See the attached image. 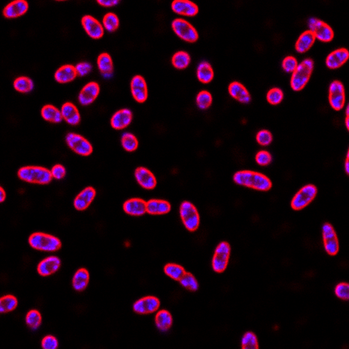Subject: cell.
<instances>
[{
	"label": "cell",
	"instance_id": "16",
	"mask_svg": "<svg viewBox=\"0 0 349 349\" xmlns=\"http://www.w3.org/2000/svg\"><path fill=\"white\" fill-rule=\"evenodd\" d=\"M99 94H100V86L98 83L95 81L88 83L86 86L80 90L79 98H78L79 102L82 106H89L96 100Z\"/></svg>",
	"mask_w": 349,
	"mask_h": 349
},
{
	"label": "cell",
	"instance_id": "3",
	"mask_svg": "<svg viewBox=\"0 0 349 349\" xmlns=\"http://www.w3.org/2000/svg\"><path fill=\"white\" fill-rule=\"evenodd\" d=\"M314 62L312 59H306L298 65L291 78V88L293 91L299 92L304 89L310 80L314 72Z\"/></svg>",
	"mask_w": 349,
	"mask_h": 349
},
{
	"label": "cell",
	"instance_id": "43",
	"mask_svg": "<svg viewBox=\"0 0 349 349\" xmlns=\"http://www.w3.org/2000/svg\"><path fill=\"white\" fill-rule=\"evenodd\" d=\"M26 322H27V325L33 330L38 329L39 325H41V314H39V311H29L27 313V317H26Z\"/></svg>",
	"mask_w": 349,
	"mask_h": 349
},
{
	"label": "cell",
	"instance_id": "53",
	"mask_svg": "<svg viewBox=\"0 0 349 349\" xmlns=\"http://www.w3.org/2000/svg\"><path fill=\"white\" fill-rule=\"evenodd\" d=\"M97 3L104 7H112L120 3L119 0H97Z\"/></svg>",
	"mask_w": 349,
	"mask_h": 349
},
{
	"label": "cell",
	"instance_id": "15",
	"mask_svg": "<svg viewBox=\"0 0 349 349\" xmlns=\"http://www.w3.org/2000/svg\"><path fill=\"white\" fill-rule=\"evenodd\" d=\"M83 28L88 35L92 39H99L104 35V27L102 25L90 15H86L81 19Z\"/></svg>",
	"mask_w": 349,
	"mask_h": 349
},
{
	"label": "cell",
	"instance_id": "29",
	"mask_svg": "<svg viewBox=\"0 0 349 349\" xmlns=\"http://www.w3.org/2000/svg\"><path fill=\"white\" fill-rule=\"evenodd\" d=\"M315 40H316V39H315V36L314 35V33H312L310 30L306 31L302 34H300L299 39L296 41V51L299 53V54L307 53L314 46Z\"/></svg>",
	"mask_w": 349,
	"mask_h": 349
},
{
	"label": "cell",
	"instance_id": "20",
	"mask_svg": "<svg viewBox=\"0 0 349 349\" xmlns=\"http://www.w3.org/2000/svg\"><path fill=\"white\" fill-rule=\"evenodd\" d=\"M28 3L25 0H16L8 4L4 8V17L6 18H16L24 15L28 11Z\"/></svg>",
	"mask_w": 349,
	"mask_h": 349
},
{
	"label": "cell",
	"instance_id": "44",
	"mask_svg": "<svg viewBox=\"0 0 349 349\" xmlns=\"http://www.w3.org/2000/svg\"><path fill=\"white\" fill-rule=\"evenodd\" d=\"M243 349H257L258 348V341L255 334L252 332H247L242 338Z\"/></svg>",
	"mask_w": 349,
	"mask_h": 349
},
{
	"label": "cell",
	"instance_id": "35",
	"mask_svg": "<svg viewBox=\"0 0 349 349\" xmlns=\"http://www.w3.org/2000/svg\"><path fill=\"white\" fill-rule=\"evenodd\" d=\"M171 62L174 68L183 70L189 67V63H190V56L185 51H179L172 57Z\"/></svg>",
	"mask_w": 349,
	"mask_h": 349
},
{
	"label": "cell",
	"instance_id": "56",
	"mask_svg": "<svg viewBox=\"0 0 349 349\" xmlns=\"http://www.w3.org/2000/svg\"><path fill=\"white\" fill-rule=\"evenodd\" d=\"M5 199H6V192H5V189L1 187L0 188V202L3 203L5 201Z\"/></svg>",
	"mask_w": 349,
	"mask_h": 349
},
{
	"label": "cell",
	"instance_id": "54",
	"mask_svg": "<svg viewBox=\"0 0 349 349\" xmlns=\"http://www.w3.org/2000/svg\"><path fill=\"white\" fill-rule=\"evenodd\" d=\"M349 152L347 151V153H346V161H345V170H346V174H349V165H348V163H349Z\"/></svg>",
	"mask_w": 349,
	"mask_h": 349
},
{
	"label": "cell",
	"instance_id": "10",
	"mask_svg": "<svg viewBox=\"0 0 349 349\" xmlns=\"http://www.w3.org/2000/svg\"><path fill=\"white\" fill-rule=\"evenodd\" d=\"M231 255V246L227 242L219 244L212 258V268L217 273L225 272L228 267L229 258Z\"/></svg>",
	"mask_w": 349,
	"mask_h": 349
},
{
	"label": "cell",
	"instance_id": "52",
	"mask_svg": "<svg viewBox=\"0 0 349 349\" xmlns=\"http://www.w3.org/2000/svg\"><path fill=\"white\" fill-rule=\"evenodd\" d=\"M53 178H55L57 180H60L65 178L66 169L60 164H56L53 167V169L51 170Z\"/></svg>",
	"mask_w": 349,
	"mask_h": 349
},
{
	"label": "cell",
	"instance_id": "22",
	"mask_svg": "<svg viewBox=\"0 0 349 349\" xmlns=\"http://www.w3.org/2000/svg\"><path fill=\"white\" fill-rule=\"evenodd\" d=\"M228 91L231 97L234 98L236 101H239L240 103L248 104L252 101V96L248 90L240 82H231L229 85Z\"/></svg>",
	"mask_w": 349,
	"mask_h": 349
},
{
	"label": "cell",
	"instance_id": "21",
	"mask_svg": "<svg viewBox=\"0 0 349 349\" xmlns=\"http://www.w3.org/2000/svg\"><path fill=\"white\" fill-rule=\"evenodd\" d=\"M132 119H133V114L130 110L123 108V110H119L115 113V115L111 118V126L113 128L117 130L124 129L130 124Z\"/></svg>",
	"mask_w": 349,
	"mask_h": 349
},
{
	"label": "cell",
	"instance_id": "11",
	"mask_svg": "<svg viewBox=\"0 0 349 349\" xmlns=\"http://www.w3.org/2000/svg\"><path fill=\"white\" fill-rule=\"evenodd\" d=\"M329 101L333 110L340 111L346 104L345 88L340 80H335L330 84L329 90Z\"/></svg>",
	"mask_w": 349,
	"mask_h": 349
},
{
	"label": "cell",
	"instance_id": "51",
	"mask_svg": "<svg viewBox=\"0 0 349 349\" xmlns=\"http://www.w3.org/2000/svg\"><path fill=\"white\" fill-rule=\"evenodd\" d=\"M59 346L56 338L48 335L42 340L41 346L44 349H56Z\"/></svg>",
	"mask_w": 349,
	"mask_h": 349
},
{
	"label": "cell",
	"instance_id": "46",
	"mask_svg": "<svg viewBox=\"0 0 349 349\" xmlns=\"http://www.w3.org/2000/svg\"><path fill=\"white\" fill-rule=\"evenodd\" d=\"M256 140H257V143L260 144L261 146H268L272 143L273 136L270 131L264 129L257 134Z\"/></svg>",
	"mask_w": 349,
	"mask_h": 349
},
{
	"label": "cell",
	"instance_id": "7",
	"mask_svg": "<svg viewBox=\"0 0 349 349\" xmlns=\"http://www.w3.org/2000/svg\"><path fill=\"white\" fill-rule=\"evenodd\" d=\"M318 189L314 184H308L299 189L298 193L293 197L291 202V206L293 210H300L307 207L316 198Z\"/></svg>",
	"mask_w": 349,
	"mask_h": 349
},
{
	"label": "cell",
	"instance_id": "8",
	"mask_svg": "<svg viewBox=\"0 0 349 349\" xmlns=\"http://www.w3.org/2000/svg\"><path fill=\"white\" fill-rule=\"evenodd\" d=\"M308 27L312 33L315 36V39L320 41L330 42L335 38V33L331 27L326 24L324 21L319 18H311L308 20Z\"/></svg>",
	"mask_w": 349,
	"mask_h": 349
},
{
	"label": "cell",
	"instance_id": "47",
	"mask_svg": "<svg viewBox=\"0 0 349 349\" xmlns=\"http://www.w3.org/2000/svg\"><path fill=\"white\" fill-rule=\"evenodd\" d=\"M299 62L296 58L293 56H287L282 61V68L285 72L292 73L295 71L296 68H298Z\"/></svg>",
	"mask_w": 349,
	"mask_h": 349
},
{
	"label": "cell",
	"instance_id": "19",
	"mask_svg": "<svg viewBox=\"0 0 349 349\" xmlns=\"http://www.w3.org/2000/svg\"><path fill=\"white\" fill-rule=\"evenodd\" d=\"M349 52L346 48H339L332 52L325 59V65L329 69H338L347 61Z\"/></svg>",
	"mask_w": 349,
	"mask_h": 349
},
{
	"label": "cell",
	"instance_id": "32",
	"mask_svg": "<svg viewBox=\"0 0 349 349\" xmlns=\"http://www.w3.org/2000/svg\"><path fill=\"white\" fill-rule=\"evenodd\" d=\"M197 76L199 81L204 84H208L212 81L214 78L213 68L210 63L207 61H203L199 64L197 69Z\"/></svg>",
	"mask_w": 349,
	"mask_h": 349
},
{
	"label": "cell",
	"instance_id": "27",
	"mask_svg": "<svg viewBox=\"0 0 349 349\" xmlns=\"http://www.w3.org/2000/svg\"><path fill=\"white\" fill-rule=\"evenodd\" d=\"M171 205L169 202L160 199H151L147 202V213L150 215H164L169 213Z\"/></svg>",
	"mask_w": 349,
	"mask_h": 349
},
{
	"label": "cell",
	"instance_id": "17",
	"mask_svg": "<svg viewBox=\"0 0 349 349\" xmlns=\"http://www.w3.org/2000/svg\"><path fill=\"white\" fill-rule=\"evenodd\" d=\"M171 8L174 13L187 17H194L199 12V6L189 0H174Z\"/></svg>",
	"mask_w": 349,
	"mask_h": 349
},
{
	"label": "cell",
	"instance_id": "34",
	"mask_svg": "<svg viewBox=\"0 0 349 349\" xmlns=\"http://www.w3.org/2000/svg\"><path fill=\"white\" fill-rule=\"evenodd\" d=\"M173 324L171 314L167 310H161L156 315V325L160 331H168Z\"/></svg>",
	"mask_w": 349,
	"mask_h": 349
},
{
	"label": "cell",
	"instance_id": "30",
	"mask_svg": "<svg viewBox=\"0 0 349 349\" xmlns=\"http://www.w3.org/2000/svg\"><path fill=\"white\" fill-rule=\"evenodd\" d=\"M97 65L101 75L104 78L108 79V78L112 77L114 64H113L112 58L110 54L107 53H102L100 54L97 59Z\"/></svg>",
	"mask_w": 349,
	"mask_h": 349
},
{
	"label": "cell",
	"instance_id": "4",
	"mask_svg": "<svg viewBox=\"0 0 349 349\" xmlns=\"http://www.w3.org/2000/svg\"><path fill=\"white\" fill-rule=\"evenodd\" d=\"M30 246L42 252H54L61 248V241L49 234L35 232L29 237Z\"/></svg>",
	"mask_w": 349,
	"mask_h": 349
},
{
	"label": "cell",
	"instance_id": "45",
	"mask_svg": "<svg viewBox=\"0 0 349 349\" xmlns=\"http://www.w3.org/2000/svg\"><path fill=\"white\" fill-rule=\"evenodd\" d=\"M267 101L271 105H278L284 99V93L278 88L270 89L267 95Z\"/></svg>",
	"mask_w": 349,
	"mask_h": 349
},
{
	"label": "cell",
	"instance_id": "14",
	"mask_svg": "<svg viewBox=\"0 0 349 349\" xmlns=\"http://www.w3.org/2000/svg\"><path fill=\"white\" fill-rule=\"evenodd\" d=\"M160 308V300L154 296H148L139 299L134 304L133 309L136 314H149L158 310Z\"/></svg>",
	"mask_w": 349,
	"mask_h": 349
},
{
	"label": "cell",
	"instance_id": "39",
	"mask_svg": "<svg viewBox=\"0 0 349 349\" xmlns=\"http://www.w3.org/2000/svg\"><path fill=\"white\" fill-rule=\"evenodd\" d=\"M121 145L127 152H133L138 148L139 142L133 134L124 133L121 136Z\"/></svg>",
	"mask_w": 349,
	"mask_h": 349
},
{
	"label": "cell",
	"instance_id": "42",
	"mask_svg": "<svg viewBox=\"0 0 349 349\" xmlns=\"http://www.w3.org/2000/svg\"><path fill=\"white\" fill-rule=\"evenodd\" d=\"M179 282L187 290L191 291V292L199 290V282L190 272H185V274L183 276V278H181Z\"/></svg>",
	"mask_w": 349,
	"mask_h": 349
},
{
	"label": "cell",
	"instance_id": "36",
	"mask_svg": "<svg viewBox=\"0 0 349 349\" xmlns=\"http://www.w3.org/2000/svg\"><path fill=\"white\" fill-rule=\"evenodd\" d=\"M13 86H14L16 91L26 94V93L31 92L33 90V88H34V84H33V80H31L30 78L20 76L14 80Z\"/></svg>",
	"mask_w": 349,
	"mask_h": 349
},
{
	"label": "cell",
	"instance_id": "2",
	"mask_svg": "<svg viewBox=\"0 0 349 349\" xmlns=\"http://www.w3.org/2000/svg\"><path fill=\"white\" fill-rule=\"evenodd\" d=\"M19 179L30 184H48L53 179L50 170L38 166H27L18 169Z\"/></svg>",
	"mask_w": 349,
	"mask_h": 349
},
{
	"label": "cell",
	"instance_id": "28",
	"mask_svg": "<svg viewBox=\"0 0 349 349\" xmlns=\"http://www.w3.org/2000/svg\"><path fill=\"white\" fill-rule=\"evenodd\" d=\"M77 77V72L75 67L72 65H65L60 67L54 74V78L57 82L65 84L71 82Z\"/></svg>",
	"mask_w": 349,
	"mask_h": 349
},
{
	"label": "cell",
	"instance_id": "50",
	"mask_svg": "<svg viewBox=\"0 0 349 349\" xmlns=\"http://www.w3.org/2000/svg\"><path fill=\"white\" fill-rule=\"evenodd\" d=\"M75 69H76V72H77L78 76L83 77V76H86V75L91 73L93 67L90 63L80 62L75 66Z\"/></svg>",
	"mask_w": 349,
	"mask_h": 349
},
{
	"label": "cell",
	"instance_id": "55",
	"mask_svg": "<svg viewBox=\"0 0 349 349\" xmlns=\"http://www.w3.org/2000/svg\"><path fill=\"white\" fill-rule=\"evenodd\" d=\"M348 114H349V106H348V105H347V106H346V119H345V122H346V129H348V128H349Z\"/></svg>",
	"mask_w": 349,
	"mask_h": 349
},
{
	"label": "cell",
	"instance_id": "23",
	"mask_svg": "<svg viewBox=\"0 0 349 349\" xmlns=\"http://www.w3.org/2000/svg\"><path fill=\"white\" fill-rule=\"evenodd\" d=\"M96 195V191L92 187H88L75 198L74 205L78 210H85L89 207Z\"/></svg>",
	"mask_w": 349,
	"mask_h": 349
},
{
	"label": "cell",
	"instance_id": "38",
	"mask_svg": "<svg viewBox=\"0 0 349 349\" xmlns=\"http://www.w3.org/2000/svg\"><path fill=\"white\" fill-rule=\"evenodd\" d=\"M102 26L110 33L116 32L120 26V21H119L117 15L113 12H108L107 14H105L102 18Z\"/></svg>",
	"mask_w": 349,
	"mask_h": 349
},
{
	"label": "cell",
	"instance_id": "31",
	"mask_svg": "<svg viewBox=\"0 0 349 349\" xmlns=\"http://www.w3.org/2000/svg\"><path fill=\"white\" fill-rule=\"evenodd\" d=\"M89 282V272L85 268H80L75 272L73 278V287L74 290L82 292L86 289Z\"/></svg>",
	"mask_w": 349,
	"mask_h": 349
},
{
	"label": "cell",
	"instance_id": "33",
	"mask_svg": "<svg viewBox=\"0 0 349 349\" xmlns=\"http://www.w3.org/2000/svg\"><path fill=\"white\" fill-rule=\"evenodd\" d=\"M41 116L44 120L53 123H59L63 120L61 111L53 105H45L42 107Z\"/></svg>",
	"mask_w": 349,
	"mask_h": 349
},
{
	"label": "cell",
	"instance_id": "1",
	"mask_svg": "<svg viewBox=\"0 0 349 349\" xmlns=\"http://www.w3.org/2000/svg\"><path fill=\"white\" fill-rule=\"evenodd\" d=\"M233 181L238 185L259 191H267L272 186V181L266 174L252 170L237 171L233 176Z\"/></svg>",
	"mask_w": 349,
	"mask_h": 349
},
{
	"label": "cell",
	"instance_id": "49",
	"mask_svg": "<svg viewBox=\"0 0 349 349\" xmlns=\"http://www.w3.org/2000/svg\"><path fill=\"white\" fill-rule=\"evenodd\" d=\"M255 159L258 165L267 166L272 163V157L268 151L261 150L256 155Z\"/></svg>",
	"mask_w": 349,
	"mask_h": 349
},
{
	"label": "cell",
	"instance_id": "13",
	"mask_svg": "<svg viewBox=\"0 0 349 349\" xmlns=\"http://www.w3.org/2000/svg\"><path fill=\"white\" fill-rule=\"evenodd\" d=\"M131 94L134 99L139 103H143L148 99V86L144 78L141 75H136L131 80Z\"/></svg>",
	"mask_w": 349,
	"mask_h": 349
},
{
	"label": "cell",
	"instance_id": "40",
	"mask_svg": "<svg viewBox=\"0 0 349 349\" xmlns=\"http://www.w3.org/2000/svg\"><path fill=\"white\" fill-rule=\"evenodd\" d=\"M17 306H18V300L14 296H4L0 299V313L6 314V313L12 312L17 308Z\"/></svg>",
	"mask_w": 349,
	"mask_h": 349
},
{
	"label": "cell",
	"instance_id": "9",
	"mask_svg": "<svg viewBox=\"0 0 349 349\" xmlns=\"http://www.w3.org/2000/svg\"><path fill=\"white\" fill-rule=\"evenodd\" d=\"M66 142L68 147L76 154L88 157L93 153V146L82 136L75 133H68L66 136Z\"/></svg>",
	"mask_w": 349,
	"mask_h": 349
},
{
	"label": "cell",
	"instance_id": "41",
	"mask_svg": "<svg viewBox=\"0 0 349 349\" xmlns=\"http://www.w3.org/2000/svg\"><path fill=\"white\" fill-rule=\"evenodd\" d=\"M197 105L200 110H205L209 108L212 104V95L210 92H208L206 90H203L199 93V95L197 96Z\"/></svg>",
	"mask_w": 349,
	"mask_h": 349
},
{
	"label": "cell",
	"instance_id": "24",
	"mask_svg": "<svg viewBox=\"0 0 349 349\" xmlns=\"http://www.w3.org/2000/svg\"><path fill=\"white\" fill-rule=\"evenodd\" d=\"M123 210L131 216H142L147 212V202L142 199H129L123 204Z\"/></svg>",
	"mask_w": 349,
	"mask_h": 349
},
{
	"label": "cell",
	"instance_id": "18",
	"mask_svg": "<svg viewBox=\"0 0 349 349\" xmlns=\"http://www.w3.org/2000/svg\"><path fill=\"white\" fill-rule=\"evenodd\" d=\"M135 177H136L137 183L146 189H154L157 186V178L154 174L144 167H139L135 171Z\"/></svg>",
	"mask_w": 349,
	"mask_h": 349
},
{
	"label": "cell",
	"instance_id": "6",
	"mask_svg": "<svg viewBox=\"0 0 349 349\" xmlns=\"http://www.w3.org/2000/svg\"><path fill=\"white\" fill-rule=\"evenodd\" d=\"M172 29L174 33L184 41L195 43L198 41L199 35L195 27L189 22L183 18H176L172 21Z\"/></svg>",
	"mask_w": 349,
	"mask_h": 349
},
{
	"label": "cell",
	"instance_id": "5",
	"mask_svg": "<svg viewBox=\"0 0 349 349\" xmlns=\"http://www.w3.org/2000/svg\"><path fill=\"white\" fill-rule=\"evenodd\" d=\"M180 216L185 228L195 231L200 225V216L197 208L190 202L185 201L180 205Z\"/></svg>",
	"mask_w": 349,
	"mask_h": 349
},
{
	"label": "cell",
	"instance_id": "48",
	"mask_svg": "<svg viewBox=\"0 0 349 349\" xmlns=\"http://www.w3.org/2000/svg\"><path fill=\"white\" fill-rule=\"evenodd\" d=\"M335 295L342 300L349 299V285L347 283H340L335 287Z\"/></svg>",
	"mask_w": 349,
	"mask_h": 349
},
{
	"label": "cell",
	"instance_id": "25",
	"mask_svg": "<svg viewBox=\"0 0 349 349\" xmlns=\"http://www.w3.org/2000/svg\"><path fill=\"white\" fill-rule=\"evenodd\" d=\"M61 265L60 259L59 257H48L45 258L44 260H42L38 266V272L39 275L43 276V277H47V276L52 275L54 274V272H56L59 269Z\"/></svg>",
	"mask_w": 349,
	"mask_h": 349
},
{
	"label": "cell",
	"instance_id": "26",
	"mask_svg": "<svg viewBox=\"0 0 349 349\" xmlns=\"http://www.w3.org/2000/svg\"><path fill=\"white\" fill-rule=\"evenodd\" d=\"M60 111L62 114L63 119L68 122V124L72 125V126H77L80 124V113L74 104L72 102H66L65 104H63Z\"/></svg>",
	"mask_w": 349,
	"mask_h": 349
},
{
	"label": "cell",
	"instance_id": "12",
	"mask_svg": "<svg viewBox=\"0 0 349 349\" xmlns=\"http://www.w3.org/2000/svg\"><path fill=\"white\" fill-rule=\"evenodd\" d=\"M323 242L325 252L330 256L337 255L340 249L337 234L335 232L333 225L325 223L322 226Z\"/></svg>",
	"mask_w": 349,
	"mask_h": 349
},
{
	"label": "cell",
	"instance_id": "37",
	"mask_svg": "<svg viewBox=\"0 0 349 349\" xmlns=\"http://www.w3.org/2000/svg\"><path fill=\"white\" fill-rule=\"evenodd\" d=\"M164 272L169 278H171L174 280L179 281L183 276L185 274V270L184 267H181L177 264H168L164 267Z\"/></svg>",
	"mask_w": 349,
	"mask_h": 349
}]
</instances>
